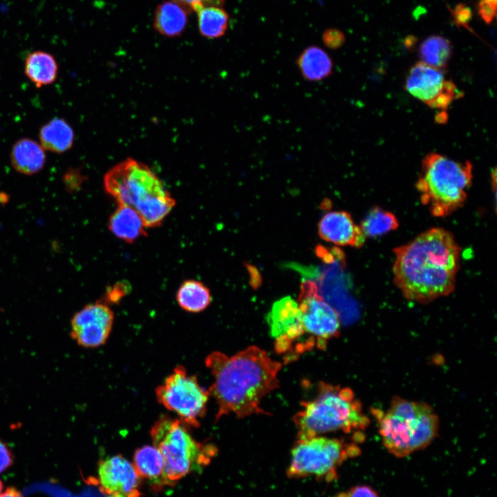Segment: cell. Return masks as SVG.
<instances>
[{
  "label": "cell",
  "mask_w": 497,
  "mask_h": 497,
  "mask_svg": "<svg viewBox=\"0 0 497 497\" xmlns=\"http://www.w3.org/2000/svg\"><path fill=\"white\" fill-rule=\"evenodd\" d=\"M10 160L17 171L30 175L43 168L46 154L43 147L37 142L30 138H23L12 146Z\"/></svg>",
  "instance_id": "ac0fdd59"
},
{
  "label": "cell",
  "mask_w": 497,
  "mask_h": 497,
  "mask_svg": "<svg viewBox=\"0 0 497 497\" xmlns=\"http://www.w3.org/2000/svg\"><path fill=\"white\" fill-rule=\"evenodd\" d=\"M0 497H22V496L15 488L8 487L5 492L0 494Z\"/></svg>",
  "instance_id": "836d02e7"
},
{
  "label": "cell",
  "mask_w": 497,
  "mask_h": 497,
  "mask_svg": "<svg viewBox=\"0 0 497 497\" xmlns=\"http://www.w3.org/2000/svg\"><path fill=\"white\" fill-rule=\"evenodd\" d=\"M9 199V196L5 193H0V204H5Z\"/></svg>",
  "instance_id": "e575fe53"
},
{
  "label": "cell",
  "mask_w": 497,
  "mask_h": 497,
  "mask_svg": "<svg viewBox=\"0 0 497 497\" xmlns=\"http://www.w3.org/2000/svg\"><path fill=\"white\" fill-rule=\"evenodd\" d=\"M133 463L140 477L150 480L156 487L165 485L164 459L155 446L145 445L138 448L134 454Z\"/></svg>",
  "instance_id": "ffe728a7"
},
{
  "label": "cell",
  "mask_w": 497,
  "mask_h": 497,
  "mask_svg": "<svg viewBox=\"0 0 497 497\" xmlns=\"http://www.w3.org/2000/svg\"><path fill=\"white\" fill-rule=\"evenodd\" d=\"M128 287L126 282H117L109 288L105 295V300L112 304L117 303L126 295Z\"/></svg>",
  "instance_id": "83f0119b"
},
{
  "label": "cell",
  "mask_w": 497,
  "mask_h": 497,
  "mask_svg": "<svg viewBox=\"0 0 497 497\" xmlns=\"http://www.w3.org/2000/svg\"><path fill=\"white\" fill-rule=\"evenodd\" d=\"M361 453L356 442L323 436L297 439L286 470L290 478L314 477L331 483L338 478L339 467Z\"/></svg>",
  "instance_id": "ba28073f"
},
{
  "label": "cell",
  "mask_w": 497,
  "mask_h": 497,
  "mask_svg": "<svg viewBox=\"0 0 497 497\" xmlns=\"http://www.w3.org/2000/svg\"><path fill=\"white\" fill-rule=\"evenodd\" d=\"M205 364L214 379L208 391L217 406L216 422L231 413L239 418L269 415L260 404L279 387L280 362L273 360L261 348L251 346L231 356L212 352L206 358Z\"/></svg>",
  "instance_id": "6da1fadb"
},
{
  "label": "cell",
  "mask_w": 497,
  "mask_h": 497,
  "mask_svg": "<svg viewBox=\"0 0 497 497\" xmlns=\"http://www.w3.org/2000/svg\"><path fill=\"white\" fill-rule=\"evenodd\" d=\"M39 139L43 148L62 153L72 147L75 135L71 126L64 119L54 118L41 127Z\"/></svg>",
  "instance_id": "44dd1931"
},
{
  "label": "cell",
  "mask_w": 497,
  "mask_h": 497,
  "mask_svg": "<svg viewBox=\"0 0 497 497\" xmlns=\"http://www.w3.org/2000/svg\"><path fill=\"white\" fill-rule=\"evenodd\" d=\"M318 234L326 242L355 248L363 246L367 238L351 215L344 211L323 215L318 223Z\"/></svg>",
  "instance_id": "9a60e30c"
},
{
  "label": "cell",
  "mask_w": 497,
  "mask_h": 497,
  "mask_svg": "<svg viewBox=\"0 0 497 497\" xmlns=\"http://www.w3.org/2000/svg\"><path fill=\"white\" fill-rule=\"evenodd\" d=\"M104 186L118 204L134 209L146 228L160 226L176 203L150 167L133 158L112 167L105 174Z\"/></svg>",
  "instance_id": "277c9868"
},
{
  "label": "cell",
  "mask_w": 497,
  "mask_h": 497,
  "mask_svg": "<svg viewBox=\"0 0 497 497\" xmlns=\"http://www.w3.org/2000/svg\"><path fill=\"white\" fill-rule=\"evenodd\" d=\"M302 409L293 417L297 439H306L324 433H354L360 440L369 426L362 403L349 387L320 381L315 396L301 402Z\"/></svg>",
  "instance_id": "3957f363"
},
{
  "label": "cell",
  "mask_w": 497,
  "mask_h": 497,
  "mask_svg": "<svg viewBox=\"0 0 497 497\" xmlns=\"http://www.w3.org/2000/svg\"><path fill=\"white\" fill-rule=\"evenodd\" d=\"M454 15L456 21L459 25H465L471 17L469 8L463 5L456 6L454 11Z\"/></svg>",
  "instance_id": "d6a6232c"
},
{
  "label": "cell",
  "mask_w": 497,
  "mask_h": 497,
  "mask_svg": "<svg viewBox=\"0 0 497 497\" xmlns=\"http://www.w3.org/2000/svg\"><path fill=\"white\" fill-rule=\"evenodd\" d=\"M57 72L58 66L55 58L47 52H32L26 60L25 73L37 88L53 83Z\"/></svg>",
  "instance_id": "7402d4cb"
},
{
  "label": "cell",
  "mask_w": 497,
  "mask_h": 497,
  "mask_svg": "<svg viewBox=\"0 0 497 497\" xmlns=\"http://www.w3.org/2000/svg\"><path fill=\"white\" fill-rule=\"evenodd\" d=\"M333 497H380L378 492L368 485H356L345 491L337 494Z\"/></svg>",
  "instance_id": "4316f807"
},
{
  "label": "cell",
  "mask_w": 497,
  "mask_h": 497,
  "mask_svg": "<svg viewBox=\"0 0 497 497\" xmlns=\"http://www.w3.org/2000/svg\"><path fill=\"white\" fill-rule=\"evenodd\" d=\"M393 251V282L407 300L427 304L454 291L460 248L449 231L429 228Z\"/></svg>",
  "instance_id": "7a4b0ae2"
},
{
  "label": "cell",
  "mask_w": 497,
  "mask_h": 497,
  "mask_svg": "<svg viewBox=\"0 0 497 497\" xmlns=\"http://www.w3.org/2000/svg\"><path fill=\"white\" fill-rule=\"evenodd\" d=\"M188 427L179 419L161 416L150 433L164 459L165 485L171 486L188 474L202 469L217 453L211 443L196 441Z\"/></svg>",
  "instance_id": "52a82bcc"
},
{
  "label": "cell",
  "mask_w": 497,
  "mask_h": 497,
  "mask_svg": "<svg viewBox=\"0 0 497 497\" xmlns=\"http://www.w3.org/2000/svg\"><path fill=\"white\" fill-rule=\"evenodd\" d=\"M195 12L199 31L204 37L216 39L225 34L228 25V16L221 6H203Z\"/></svg>",
  "instance_id": "cb8c5ba5"
},
{
  "label": "cell",
  "mask_w": 497,
  "mask_h": 497,
  "mask_svg": "<svg viewBox=\"0 0 497 497\" xmlns=\"http://www.w3.org/2000/svg\"><path fill=\"white\" fill-rule=\"evenodd\" d=\"M322 39L326 46L331 49H336L343 44L344 37L340 31L331 29L324 32Z\"/></svg>",
  "instance_id": "f546056e"
},
{
  "label": "cell",
  "mask_w": 497,
  "mask_h": 497,
  "mask_svg": "<svg viewBox=\"0 0 497 497\" xmlns=\"http://www.w3.org/2000/svg\"><path fill=\"white\" fill-rule=\"evenodd\" d=\"M13 461L12 454L8 445L0 440V473L8 469Z\"/></svg>",
  "instance_id": "1f68e13d"
},
{
  "label": "cell",
  "mask_w": 497,
  "mask_h": 497,
  "mask_svg": "<svg viewBox=\"0 0 497 497\" xmlns=\"http://www.w3.org/2000/svg\"><path fill=\"white\" fill-rule=\"evenodd\" d=\"M113 322V311L107 304H89L72 317L70 335L81 347H98L108 338Z\"/></svg>",
  "instance_id": "4fadbf2b"
},
{
  "label": "cell",
  "mask_w": 497,
  "mask_h": 497,
  "mask_svg": "<svg viewBox=\"0 0 497 497\" xmlns=\"http://www.w3.org/2000/svg\"><path fill=\"white\" fill-rule=\"evenodd\" d=\"M187 23V9L172 0L163 2L155 10L154 26L162 35L178 36L184 30Z\"/></svg>",
  "instance_id": "d6986e66"
},
{
  "label": "cell",
  "mask_w": 497,
  "mask_h": 497,
  "mask_svg": "<svg viewBox=\"0 0 497 497\" xmlns=\"http://www.w3.org/2000/svg\"><path fill=\"white\" fill-rule=\"evenodd\" d=\"M298 70L304 79L319 82L330 77L333 64L329 55L318 46L304 48L295 61Z\"/></svg>",
  "instance_id": "2e32d148"
},
{
  "label": "cell",
  "mask_w": 497,
  "mask_h": 497,
  "mask_svg": "<svg viewBox=\"0 0 497 497\" xmlns=\"http://www.w3.org/2000/svg\"><path fill=\"white\" fill-rule=\"evenodd\" d=\"M371 413L384 447L398 458L425 449L438 433V417L426 402L396 396L386 411L376 408Z\"/></svg>",
  "instance_id": "5b68a950"
},
{
  "label": "cell",
  "mask_w": 497,
  "mask_h": 497,
  "mask_svg": "<svg viewBox=\"0 0 497 497\" xmlns=\"http://www.w3.org/2000/svg\"><path fill=\"white\" fill-rule=\"evenodd\" d=\"M473 179L472 165L431 153L422 162L416 184L421 203L436 217L451 215L465 204Z\"/></svg>",
  "instance_id": "8992f818"
},
{
  "label": "cell",
  "mask_w": 497,
  "mask_h": 497,
  "mask_svg": "<svg viewBox=\"0 0 497 497\" xmlns=\"http://www.w3.org/2000/svg\"><path fill=\"white\" fill-rule=\"evenodd\" d=\"M101 490L106 494L139 497L140 476L135 467L121 455L101 460L98 467Z\"/></svg>",
  "instance_id": "5bb4252c"
},
{
  "label": "cell",
  "mask_w": 497,
  "mask_h": 497,
  "mask_svg": "<svg viewBox=\"0 0 497 497\" xmlns=\"http://www.w3.org/2000/svg\"><path fill=\"white\" fill-rule=\"evenodd\" d=\"M308 339L322 350L340 334L341 320L338 312L320 295L315 282H302L297 301Z\"/></svg>",
  "instance_id": "8fae6325"
},
{
  "label": "cell",
  "mask_w": 497,
  "mask_h": 497,
  "mask_svg": "<svg viewBox=\"0 0 497 497\" xmlns=\"http://www.w3.org/2000/svg\"><path fill=\"white\" fill-rule=\"evenodd\" d=\"M478 12L485 22H491L496 16V0H480L478 4Z\"/></svg>",
  "instance_id": "f1b7e54d"
},
{
  "label": "cell",
  "mask_w": 497,
  "mask_h": 497,
  "mask_svg": "<svg viewBox=\"0 0 497 497\" xmlns=\"http://www.w3.org/2000/svg\"><path fill=\"white\" fill-rule=\"evenodd\" d=\"M405 88L416 99L430 108L445 111L462 94L448 79L443 69L422 61L413 66L407 77Z\"/></svg>",
  "instance_id": "7c38bea8"
},
{
  "label": "cell",
  "mask_w": 497,
  "mask_h": 497,
  "mask_svg": "<svg viewBox=\"0 0 497 497\" xmlns=\"http://www.w3.org/2000/svg\"><path fill=\"white\" fill-rule=\"evenodd\" d=\"M450 41L441 36L433 35L426 39L419 48L421 61L434 68H445L451 56Z\"/></svg>",
  "instance_id": "d4e9b609"
},
{
  "label": "cell",
  "mask_w": 497,
  "mask_h": 497,
  "mask_svg": "<svg viewBox=\"0 0 497 497\" xmlns=\"http://www.w3.org/2000/svg\"><path fill=\"white\" fill-rule=\"evenodd\" d=\"M399 226L398 220L390 211L375 206L370 209L361 222L360 228L366 237H377Z\"/></svg>",
  "instance_id": "484cf974"
},
{
  "label": "cell",
  "mask_w": 497,
  "mask_h": 497,
  "mask_svg": "<svg viewBox=\"0 0 497 497\" xmlns=\"http://www.w3.org/2000/svg\"><path fill=\"white\" fill-rule=\"evenodd\" d=\"M176 298L182 309L191 313L204 311L211 302L208 288L195 280L184 281L177 290Z\"/></svg>",
  "instance_id": "603a6c76"
},
{
  "label": "cell",
  "mask_w": 497,
  "mask_h": 497,
  "mask_svg": "<svg viewBox=\"0 0 497 497\" xmlns=\"http://www.w3.org/2000/svg\"><path fill=\"white\" fill-rule=\"evenodd\" d=\"M2 489H3V484H2L1 481L0 480V494L2 491Z\"/></svg>",
  "instance_id": "d590c367"
},
{
  "label": "cell",
  "mask_w": 497,
  "mask_h": 497,
  "mask_svg": "<svg viewBox=\"0 0 497 497\" xmlns=\"http://www.w3.org/2000/svg\"><path fill=\"white\" fill-rule=\"evenodd\" d=\"M108 228L115 237L127 243H133L147 235L140 215L134 209L121 204L110 215Z\"/></svg>",
  "instance_id": "e0dca14e"
},
{
  "label": "cell",
  "mask_w": 497,
  "mask_h": 497,
  "mask_svg": "<svg viewBox=\"0 0 497 497\" xmlns=\"http://www.w3.org/2000/svg\"><path fill=\"white\" fill-rule=\"evenodd\" d=\"M266 320L275 341V350L284 355L286 362L315 347L305 333L298 304L290 296L273 304Z\"/></svg>",
  "instance_id": "30bf717a"
},
{
  "label": "cell",
  "mask_w": 497,
  "mask_h": 497,
  "mask_svg": "<svg viewBox=\"0 0 497 497\" xmlns=\"http://www.w3.org/2000/svg\"><path fill=\"white\" fill-rule=\"evenodd\" d=\"M182 6L187 10H192L196 11L201 7L206 6H221L224 0H172Z\"/></svg>",
  "instance_id": "4dcf8cb0"
},
{
  "label": "cell",
  "mask_w": 497,
  "mask_h": 497,
  "mask_svg": "<svg viewBox=\"0 0 497 497\" xmlns=\"http://www.w3.org/2000/svg\"><path fill=\"white\" fill-rule=\"evenodd\" d=\"M157 400L188 427H198L206 411L210 397L195 375L179 365L155 390Z\"/></svg>",
  "instance_id": "9c48e42d"
}]
</instances>
